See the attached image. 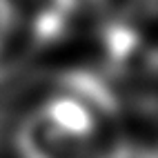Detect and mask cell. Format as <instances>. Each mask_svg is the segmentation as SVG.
Listing matches in <instances>:
<instances>
[{
  "label": "cell",
  "instance_id": "1",
  "mask_svg": "<svg viewBox=\"0 0 158 158\" xmlns=\"http://www.w3.org/2000/svg\"><path fill=\"white\" fill-rule=\"evenodd\" d=\"M16 25H18V9L14 0H0V51L14 38Z\"/></svg>",
  "mask_w": 158,
  "mask_h": 158
}]
</instances>
